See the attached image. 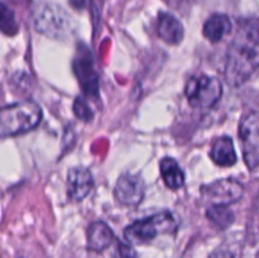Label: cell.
<instances>
[{
	"instance_id": "6da1fadb",
	"label": "cell",
	"mask_w": 259,
	"mask_h": 258,
	"mask_svg": "<svg viewBox=\"0 0 259 258\" xmlns=\"http://www.w3.org/2000/svg\"><path fill=\"white\" fill-rule=\"evenodd\" d=\"M257 19L240 22L228 51L225 78L233 88H239L255 73L259 62Z\"/></svg>"
},
{
	"instance_id": "7a4b0ae2",
	"label": "cell",
	"mask_w": 259,
	"mask_h": 258,
	"mask_svg": "<svg viewBox=\"0 0 259 258\" xmlns=\"http://www.w3.org/2000/svg\"><path fill=\"white\" fill-rule=\"evenodd\" d=\"M42 109L30 100L10 104L0 109V137L27 133L39 124Z\"/></svg>"
},
{
	"instance_id": "3957f363",
	"label": "cell",
	"mask_w": 259,
	"mask_h": 258,
	"mask_svg": "<svg viewBox=\"0 0 259 258\" xmlns=\"http://www.w3.org/2000/svg\"><path fill=\"white\" fill-rule=\"evenodd\" d=\"M33 25L40 34L53 39H65L73 30L70 14L53 3H40L33 10Z\"/></svg>"
},
{
	"instance_id": "277c9868",
	"label": "cell",
	"mask_w": 259,
	"mask_h": 258,
	"mask_svg": "<svg viewBox=\"0 0 259 258\" xmlns=\"http://www.w3.org/2000/svg\"><path fill=\"white\" fill-rule=\"evenodd\" d=\"M177 222L172 212L161 211L146 219L137 220L124 230V238L129 244H146L162 234H175Z\"/></svg>"
},
{
	"instance_id": "5b68a950",
	"label": "cell",
	"mask_w": 259,
	"mask_h": 258,
	"mask_svg": "<svg viewBox=\"0 0 259 258\" xmlns=\"http://www.w3.org/2000/svg\"><path fill=\"white\" fill-rule=\"evenodd\" d=\"M185 95L192 108L209 109L214 106L222 98V81L214 76H194L187 81Z\"/></svg>"
},
{
	"instance_id": "8992f818",
	"label": "cell",
	"mask_w": 259,
	"mask_h": 258,
	"mask_svg": "<svg viewBox=\"0 0 259 258\" xmlns=\"http://www.w3.org/2000/svg\"><path fill=\"white\" fill-rule=\"evenodd\" d=\"M73 71L83 94L93 100L99 99V77L93 53L85 45L78 46L73 60Z\"/></svg>"
},
{
	"instance_id": "52a82bcc",
	"label": "cell",
	"mask_w": 259,
	"mask_h": 258,
	"mask_svg": "<svg viewBox=\"0 0 259 258\" xmlns=\"http://www.w3.org/2000/svg\"><path fill=\"white\" fill-rule=\"evenodd\" d=\"M244 162L250 171H254L259 162V118L255 110H250L242 118L239 125Z\"/></svg>"
},
{
	"instance_id": "ba28073f",
	"label": "cell",
	"mask_w": 259,
	"mask_h": 258,
	"mask_svg": "<svg viewBox=\"0 0 259 258\" xmlns=\"http://www.w3.org/2000/svg\"><path fill=\"white\" fill-rule=\"evenodd\" d=\"M201 194L212 205H227L237 202L244 194V187L234 179H223L204 185Z\"/></svg>"
},
{
	"instance_id": "9c48e42d",
	"label": "cell",
	"mask_w": 259,
	"mask_h": 258,
	"mask_svg": "<svg viewBox=\"0 0 259 258\" xmlns=\"http://www.w3.org/2000/svg\"><path fill=\"white\" fill-rule=\"evenodd\" d=\"M146 194V185L138 175L124 174L118 179L114 190L116 200L125 206H137L141 204Z\"/></svg>"
},
{
	"instance_id": "30bf717a",
	"label": "cell",
	"mask_w": 259,
	"mask_h": 258,
	"mask_svg": "<svg viewBox=\"0 0 259 258\" xmlns=\"http://www.w3.org/2000/svg\"><path fill=\"white\" fill-rule=\"evenodd\" d=\"M94 179L85 167H73L67 174V195L73 201H81L91 192Z\"/></svg>"
},
{
	"instance_id": "8fae6325",
	"label": "cell",
	"mask_w": 259,
	"mask_h": 258,
	"mask_svg": "<svg viewBox=\"0 0 259 258\" xmlns=\"http://www.w3.org/2000/svg\"><path fill=\"white\" fill-rule=\"evenodd\" d=\"M157 33L162 40L168 45H179L185 34L181 22L169 13H159Z\"/></svg>"
},
{
	"instance_id": "7c38bea8",
	"label": "cell",
	"mask_w": 259,
	"mask_h": 258,
	"mask_svg": "<svg viewBox=\"0 0 259 258\" xmlns=\"http://www.w3.org/2000/svg\"><path fill=\"white\" fill-rule=\"evenodd\" d=\"M114 233L104 222H95L88 229V249L101 252L113 243Z\"/></svg>"
},
{
	"instance_id": "4fadbf2b",
	"label": "cell",
	"mask_w": 259,
	"mask_h": 258,
	"mask_svg": "<svg viewBox=\"0 0 259 258\" xmlns=\"http://www.w3.org/2000/svg\"><path fill=\"white\" fill-rule=\"evenodd\" d=\"M232 30L230 18L225 14H214L205 22L204 33L205 38L211 43H218L228 35Z\"/></svg>"
},
{
	"instance_id": "5bb4252c",
	"label": "cell",
	"mask_w": 259,
	"mask_h": 258,
	"mask_svg": "<svg viewBox=\"0 0 259 258\" xmlns=\"http://www.w3.org/2000/svg\"><path fill=\"white\" fill-rule=\"evenodd\" d=\"M210 157L217 164L222 167H230L237 163V153L234 144L229 137H222L212 144Z\"/></svg>"
},
{
	"instance_id": "9a60e30c",
	"label": "cell",
	"mask_w": 259,
	"mask_h": 258,
	"mask_svg": "<svg viewBox=\"0 0 259 258\" xmlns=\"http://www.w3.org/2000/svg\"><path fill=\"white\" fill-rule=\"evenodd\" d=\"M159 167H161L162 179L168 189L179 190L184 186L185 175L176 159L166 157L161 161Z\"/></svg>"
},
{
	"instance_id": "2e32d148",
	"label": "cell",
	"mask_w": 259,
	"mask_h": 258,
	"mask_svg": "<svg viewBox=\"0 0 259 258\" xmlns=\"http://www.w3.org/2000/svg\"><path fill=\"white\" fill-rule=\"evenodd\" d=\"M206 217L215 227L222 230L229 228L234 222V212L227 205H211L207 209Z\"/></svg>"
},
{
	"instance_id": "e0dca14e",
	"label": "cell",
	"mask_w": 259,
	"mask_h": 258,
	"mask_svg": "<svg viewBox=\"0 0 259 258\" xmlns=\"http://www.w3.org/2000/svg\"><path fill=\"white\" fill-rule=\"evenodd\" d=\"M0 30L9 37L15 35L19 30L14 13L4 4H0Z\"/></svg>"
},
{
	"instance_id": "ac0fdd59",
	"label": "cell",
	"mask_w": 259,
	"mask_h": 258,
	"mask_svg": "<svg viewBox=\"0 0 259 258\" xmlns=\"http://www.w3.org/2000/svg\"><path fill=\"white\" fill-rule=\"evenodd\" d=\"M73 114L77 116V119H80L82 121H90L94 116L90 106L81 98H77L75 100V103H73Z\"/></svg>"
},
{
	"instance_id": "d6986e66",
	"label": "cell",
	"mask_w": 259,
	"mask_h": 258,
	"mask_svg": "<svg viewBox=\"0 0 259 258\" xmlns=\"http://www.w3.org/2000/svg\"><path fill=\"white\" fill-rule=\"evenodd\" d=\"M114 258H138V255H137L136 250L132 247V244H129V243H123L119 240V242L116 243V249Z\"/></svg>"
},
{
	"instance_id": "ffe728a7",
	"label": "cell",
	"mask_w": 259,
	"mask_h": 258,
	"mask_svg": "<svg viewBox=\"0 0 259 258\" xmlns=\"http://www.w3.org/2000/svg\"><path fill=\"white\" fill-rule=\"evenodd\" d=\"M209 258H234V257H233V254L229 252V250L218 249V250H215V252L212 253Z\"/></svg>"
}]
</instances>
